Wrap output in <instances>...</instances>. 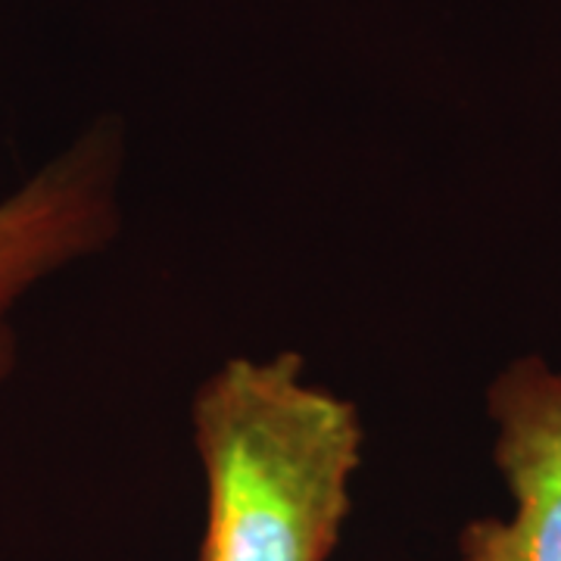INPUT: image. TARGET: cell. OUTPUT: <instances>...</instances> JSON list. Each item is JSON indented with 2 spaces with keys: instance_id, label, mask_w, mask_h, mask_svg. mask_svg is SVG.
Masks as SVG:
<instances>
[{
  "instance_id": "cell-1",
  "label": "cell",
  "mask_w": 561,
  "mask_h": 561,
  "mask_svg": "<svg viewBox=\"0 0 561 561\" xmlns=\"http://www.w3.org/2000/svg\"><path fill=\"white\" fill-rule=\"evenodd\" d=\"M201 459V561H328L365 456L356 402L294 350L231 356L191 400Z\"/></svg>"
},
{
  "instance_id": "cell-2",
  "label": "cell",
  "mask_w": 561,
  "mask_h": 561,
  "mask_svg": "<svg viewBox=\"0 0 561 561\" xmlns=\"http://www.w3.org/2000/svg\"><path fill=\"white\" fill-rule=\"evenodd\" d=\"M122 175V128L98 122L0 197V381L16 368L28 294L119 238Z\"/></svg>"
},
{
  "instance_id": "cell-3",
  "label": "cell",
  "mask_w": 561,
  "mask_h": 561,
  "mask_svg": "<svg viewBox=\"0 0 561 561\" xmlns=\"http://www.w3.org/2000/svg\"><path fill=\"white\" fill-rule=\"evenodd\" d=\"M508 512L461 527L456 561H561V365L527 353L486 387Z\"/></svg>"
}]
</instances>
